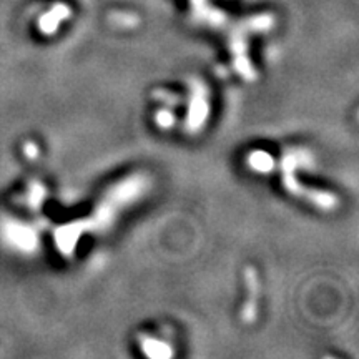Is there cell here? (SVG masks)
<instances>
[{
    "label": "cell",
    "mask_w": 359,
    "mask_h": 359,
    "mask_svg": "<svg viewBox=\"0 0 359 359\" xmlns=\"http://www.w3.org/2000/svg\"><path fill=\"white\" fill-rule=\"evenodd\" d=\"M2 236L8 245L20 250H29L34 243V236L29 228L15 222H7L2 224Z\"/></svg>",
    "instance_id": "obj_1"
},
{
    "label": "cell",
    "mask_w": 359,
    "mask_h": 359,
    "mask_svg": "<svg viewBox=\"0 0 359 359\" xmlns=\"http://www.w3.org/2000/svg\"><path fill=\"white\" fill-rule=\"evenodd\" d=\"M257 156H258V161H253L255 167L259 168V170H264V168H266V163H269V156L263 155V154H258Z\"/></svg>",
    "instance_id": "obj_2"
}]
</instances>
